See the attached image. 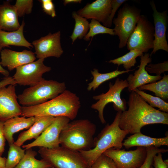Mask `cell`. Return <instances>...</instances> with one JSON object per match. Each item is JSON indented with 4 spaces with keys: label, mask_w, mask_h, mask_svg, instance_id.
I'll return each mask as SVG.
<instances>
[{
    "label": "cell",
    "mask_w": 168,
    "mask_h": 168,
    "mask_svg": "<svg viewBox=\"0 0 168 168\" xmlns=\"http://www.w3.org/2000/svg\"><path fill=\"white\" fill-rule=\"evenodd\" d=\"M127 104L128 109L122 112L119 126L128 134L140 133L149 124H168V113L152 107L135 91L130 92Z\"/></svg>",
    "instance_id": "cell-1"
},
{
    "label": "cell",
    "mask_w": 168,
    "mask_h": 168,
    "mask_svg": "<svg viewBox=\"0 0 168 168\" xmlns=\"http://www.w3.org/2000/svg\"><path fill=\"white\" fill-rule=\"evenodd\" d=\"M80 107L79 97L76 94L66 90L44 103L34 106H21V116L26 118L65 117L73 120L76 117Z\"/></svg>",
    "instance_id": "cell-2"
},
{
    "label": "cell",
    "mask_w": 168,
    "mask_h": 168,
    "mask_svg": "<svg viewBox=\"0 0 168 168\" xmlns=\"http://www.w3.org/2000/svg\"><path fill=\"white\" fill-rule=\"evenodd\" d=\"M96 125L87 119L74 120L68 123L59 136L61 146L77 152L89 150L94 146Z\"/></svg>",
    "instance_id": "cell-3"
},
{
    "label": "cell",
    "mask_w": 168,
    "mask_h": 168,
    "mask_svg": "<svg viewBox=\"0 0 168 168\" xmlns=\"http://www.w3.org/2000/svg\"><path fill=\"white\" fill-rule=\"evenodd\" d=\"M121 113L118 111L112 123L107 124L97 137L94 138L93 148L79 152L89 167H91L96 159L108 149L111 148L118 149L122 148L123 142L128 134L119 127Z\"/></svg>",
    "instance_id": "cell-4"
},
{
    "label": "cell",
    "mask_w": 168,
    "mask_h": 168,
    "mask_svg": "<svg viewBox=\"0 0 168 168\" xmlns=\"http://www.w3.org/2000/svg\"><path fill=\"white\" fill-rule=\"evenodd\" d=\"M64 82L44 78L36 84L26 89L17 96L23 106L36 105L52 99L66 90Z\"/></svg>",
    "instance_id": "cell-5"
},
{
    "label": "cell",
    "mask_w": 168,
    "mask_h": 168,
    "mask_svg": "<svg viewBox=\"0 0 168 168\" xmlns=\"http://www.w3.org/2000/svg\"><path fill=\"white\" fill-rule=\"evenodd\" d=\"M42 159L55 168H89L79 152L62 146L53 148L40 147L38 151Z\"/></svg>",
    "instance_id": "cell-6"
},
{
    "label": "cell",
    "mask_w": 168,
    "mask_h": 168,
    "mask_svg": "<svg viewBox=\"0 0 168 168\" xmlns=\"http://www.w3.org/2000/svg\"><path fill=\"white\" fill-rule=\"evenodd\" d=\"M128 86L126 79L117 78L114 84L111 82L109 83V89L106 93L93 96V99L97 101L92 104L91 107L98 111V117L102 124L106 123L103 111L105 106L109 103H113L114 109L118 112L126 110V101L125 99L121 98L120 95L122 91Z\"/></svg>",
    "instance_id": "cell-7"
},
{
    "label": "cell",
    "mask_w": 168,
    "mask_h": 168,
    "mask_svg": "<svg viewBox=\"0 0 168 168\" xmlns=\"http://www.w3.org/2000/svg\"><path fill=\"white\" fill-rule=\"evenodd\" d=\"M141 16L139 9L128 4H124L119 10L117 17L113 19L112 22L115 25L114 35L119 38V49L126 46Z\"/></svg>",
    "instance_id": "cell-8"
},
{
    "label": "cell",
    "mask_w": 168,
    "mask_h": 168,
    "mask_svg": "<svg viewBox=\"0 0 168 168\" xmlns=\"http://www.w3.org/2000/svg\"><path fill=\"white\" fill-rule=\"evenodd\" d=\"M154 26L147 17L141 15L126 45L129 50L136 49L147 53L153 47Z\"/></svg>",
    "instance_id": "cell-9"
},
{
    "label": "cell",
    "mask_w": 168,
    "mask_h": 168,
    "mask_svg": "<svg viewBox=\"0 0 168 168\" xmlns=\"http://www.w3.org/2000/svg\"><path fill=\"white\" fill-rule=\"evenodd\" d=\"M70 120L65 117L55 118L53 122L36 139L31 143L23 145L22 147L26 150L34 147H39L53 148L59 147V136L64 126Z\"/></svg>",
    "instance_id": "cell-10"
},
{
    "label": "cell",
    "mask_w": 168,
    "mask_h": 168,
    "mask_svg": "<svg viewBox=\"0 0 168 168\" xmlns=\"http://www.w3.org/2000/svg\"><path fill=\"white\" fill-rule=\"evenodd\" d=\"M44 61V59H38L36 61L17 68L12 77L16 84L31 86L42 80L44 79L43 74L51 70V67L45 65Z\"/></svg>",
    "instance_id": "cell-11"
},
{
    "label": "cell",
    "mask_w": 168,
    "mask_h": 168,
    "mask_svg": "<svg viewBox=\"0 0 168 168\" xmlns=\"http://www.w3.org/2000/svg\"><path fill=\"white\" fill-rule=\"evenodd\" d=\"M103 154L111 158L119 168H138L146 159L147 150L144 147L129 151L111 148Z\"/></svg>",
    "instance_id": "cell-12"
},
{
    "label": "cell",
    "mask_w": 168,
    "mask_h": 168,
    "mask_svg": "<svg viewBox=\"0 0 168 168\" xmlns=\"http://www.w3.org/2000/svg\"><path fill=\"white\" fill-rule=\"evenodd\" d=\"M60 31L41 37L34 40L32 44L35 49V54L38 59H44L51 57H60L63 51L60 43Z\"/></svg>",
    "instance_id": "cell-13"
},
{
    "label": "cell",
    "mask_w": 168,
    "mask_h": 168,
    "mask_svg": "<svg viewBox=\"0 0 168 168\" xmlns=\"http://www.w3.org/2000/svg\"><path fill=\"white\" fill-rule=\"evenodd\" d=\"M16 84H11L0 88V121L21 115V106L17 101L16 93Z\"/></svg>",
    "instance_id": "cell-14"
},
{
    "label": "cell",
    "mask_w": 168,
    "mask_h": 168,
    "mask_svg": "<svg viewBox=\"0 0 168 168\" xmlns=\"http://www.w3.org/2000/svg\"><path fill=\"white\" fill-rule=\"evenodd\" d=\"M150 4L153 11L154 20V40L153 50L150 54L151 56L159 50L168 52V44L166 40V32L168 23L167 10L162 12H158L153 1Z\"/></svg>",
    "instance_id": "cell-15"
},
{
    "label": "cell",
    "mask_w": 168,
    "mask_h": 168,
    "mask_svg": "<svg viewBox=\"0 0 168 168\" xmlns=\"http://www.w3.org/2000/svg\"><path fill=\"white\" fill-rule=\"evenodd\" d=\"M140 58V64L138 67V69L133 74H129L126 79L128 85V90L130 92L143 85L155 82L162 77L161 75H149L146 70V66L152 61L149 54L145 53Z\"/></svg>",
    "instance_id": "cell-16"
},
{
    "label": "cell",
    "mask_w": 168,
    "mask_h": 168,
    "mask_svg": "<svg viewBox=\"0 0 168 168\" xmlns=\"http://www.w3.org/2000/svg\"><path fill=\"white\" fill-rule=\"evenodd\" d=\"M0 52V64L2 66L7 67L9 71L33 62L36 58L34 53L26 49L21 51H16L4 49Z\"/></svg>",
    "instance_id": "cell-17"
},
{
    "label": "cell",
    "mask_w": 168,
    "mask_h": 168,
    "mask_svg": "<svg viewBox=\"0 0 168 168\" xmlns=\"http://www.w3.org/2000/svg\"><path fill=\"white\" fill-rule=\"evenodd\" d=\"M111 0H96L87 3L77 13L87 19H91L104 24L108 18L111 10Z\"/></svg>",
    "instance_id": "cell-18"
},
{
    "label": "cell",
    "mask_w": 168,
    "mask_h": 168,
    "mask_svg": "<svg viewBox=\"0 0 168 168\" xmlns=\"http://www.w3.org/2000/svg\"><path fill=\"white\" fill-rule=\"evenodd\" d=\"M37 118L38 117L26 118L18 116L4 122L3 132L6 140L9 145L14 142L13 135L15 133L24 129H29L35 122Z\"/></svg>",
    "instance_id": "cell-19"
},
{
    "label": "cell",
    "mask_w": 168,
    "mask_h": 168,
    "mask_svg": "<svg viewBox=\"0 0 168 168\" xmlns=\"http://www.w3.org/2000/svg\"><path fill=\"white\" fill-rule=\"evenodd\" d=\"M55 117L51 116H38L34 124L27 130L19 135L14 143L21 147L26 141L36 139L53 122Z\"/></svg>",
    "instance_id": "cell-20"
},
{
    "label": "cell",
    "mask_w": 168,
    "mask_h": 168,
    "mask_svg": "<svg viewBox=\"0 0 168 168\" xmlns=\"http://www.w3.org/2000/svg\"><path fill=\"white\" fill-rule=\"evenodd\" d=\"M14 5L9 1L3 2L0 4V30L12 31L18 30L21 26Z\"/></svg>",
    "instance_id": "cell-21"
},
{
    "label": "cell",
    "mask_w": 168,
    "mask_h": 168,
    "mask_svg": "<svg viewBox=\"0 0 168 168\" xmlns=\"http://www.w3.org/2000/svg\"><path fill=\"white\" fill-rule=\"evenodd\" d=\"M25 23L23 21L16 30L7 31L0 30V52L3 48L10 45L24 47L30 49L33 47L32 44L26 40L23 34Z\"/></svg>",
    "instance_id": "cell-22"
},
{
    "label": "cell",
    "mask_w": 168,
    "mask_h": 168,
    "mask_svg": "<svg viewBox=\"0 0 168 168\" xmlns=\"http://www.w3.org/2000/svg\"><path fill=\"white\" fill-rule=\"evenodd\" d=\"M123 146L128 149L133 147H159L162 145L168 146V136L156 138L146 136L141 132L136 133L128 137L122 143Z\"/></svg>",
    "instance_id": "cell-23"
},
{
    "label": "cell",
    "mask_w": 168,
    "mask_h": 168,
    "mask_svg": "<svg viewBox=\"0 0 168 168\" xmlns=\"http://www.w3.org/2000/svg\"><path fill=\"white\" fill-rule=\"evenodd\" d=\"M119 70L118 69L113 71L106 73H100L98 70L94 68L91 71V73L93 76V79L92 82L88 84L87 90L90 91L91 90H95L103 82L117 77L119 75L133 70Z\"/></svg>",
    "instance_id": "cell-24"
},
{
    "label": "cell",
    "mask_w": 168,
    "mask_h": 168,
    "mask_svg": "<svg viewBox=\"0 0 168 168\" xmlns=\"http://www.w3.org/2000/svg\"><path fill=\"white\" fill-rule=\"evenodd\" d=\"M140 90L152 91L155 95L163 100L168 99V75L164 74L158 81L142 86L138 88Z\"/></svg>",
    "instance_id": "cell-25"
},
{
    "label": "cell",
    "mask_w": 168,
    "mask_h": 168,
    "mask_svg": "<svg viewBox=\"0 0 168 168\" xmlns=\"http://www.w3.org/2000/svg\"><path fill=\"white\" fill-rule=\"evenodd\" d=\"M26 150L24 156L14 168H48L52 167L44 160L36 159L35 157L37 153L32 148Z\"/></svg>",
    "instance_id": "cell-26"
},
{
    "label": "cell",
    "mask_w": 168,
    "mask_h": 168,
    "mask_svg": "<svg viewBox=\"0 0 168 168\" xmlns=\"http://www.w3.org/2000/svg\"><path fill=\"white\" fill-rule=\"evenodd\" d=\"M72 17L75 21L74 27L70 36L72 44L77 39H82L86 35L89 30V23L87 19L73 12Z\"/></svg>",
    "instance_id": "cell-27"
},
{
    "label": "cell",
    "mask_w": 168,
    "mask_h": 168,
    "mask_svg": "<svg viewBox=\"0 0 168 168\" xmlns=\"http://www.w3.org/2000/svg\"><path fill=\"white\" fill-rule=\"evenodd\" d=\"M125 55L114 59L110 60L108 62L117 64L118 66L123 65L125 70H129L137 63L136 58L141 56L143 53L136 49L129 50Z\"/></svg>",
    "instance_id": "cell-28"
},
{
    "label": "cell",
    "mask_w": 168,
    "mask_h": 168,
    "mask_svg": "<svg viewBox=\"0 0 168 168\" xmlns=\"http://www.w3.org/2000/svg\"><path fill=\"white\" fill-rule=\"evenodd\" d=\"M7 158L5 168H14L24 156L25 149L15 145L14 143L9 145Z\"/></svg>",
    "instance_id": "cell-29"
},
{
    "label": "cell",
    "mask_w": 168,
    "mask_h": 168,
    "mask_svg": "<svg viewBox=\"0 0 168 168\" xmlns=\"http://www.w3.org/2000/svg\"><path fill=\"white\" fill-rule=\"evenodd\" d=\"M133 91L138 94L152 107H157L159 110L166 113L168 112V103L160 97L155 96L136 88Z\"/></svg>",
    "instance_id": "cell-30"
},
{
    "label": "cell",
    "mask_w": 168,
    "mask_h": 168,
    "mask_svg": "<svg viewBox=\"0 0 168 168\" xmlns=\"http://www.w3.org/2000/svg\"><path fill=\"white\" fill-rule=\"evenodd\" d=\"M100 34H108L115 35L113 29H110L102 25L99 21L91 20L89 23V30L86 35L83 38L86 41L90 40L95 35Z\"/></svg>",
    "instance_id": "cell-31"
},
{
    "label": "cell",
    "mask_w": 168,
    "mask_h": 168,
    "mask_svg": "<svg viewBox=\"0 0 168 168\" xmlns=\"http://www.w3.org/2000/svg\"><path fill=\"white\" fill-rule=\"evenodd\" d=\"M32 0H17L14 5L19 17L30 14L33 6Z\"/></svg>",
    "instance_id": "cell-32"
},
{
    "label": "cell",
    "mask_w": 168,
    "mask_h": 168,
    "mask_svg": "<svg viewBox=\"0 0 168 168\" xmlns=\"http://www.w3.org/2000/svg\"><path fill=\"white\" fill-rule=\"evenodd\" d=\"M91 167V168H119L111 158L103 153L96 159Z\"/></svg>",
    "instance_id": "cell-33"
},
{
    "label": "cell",
    "mask_w": 168,
    "mask_h": 168,
    "mask_svg": "<svg viewBox=\"0 0 168 168\" xmlns=\"http://www.w3.org/2000/svg\"><path fill=\"white\" fill-rule=\"evenodd\" d=\"M147 156L143 164L138 168H150L154 156L159 153H164L168 152V149L159 148L153 146L147 147Z\"/></svg>",
    "instance_id": "cell-34"
},
{
    "label": "cell",
    "mask_w": 168,
    "mask_h": 168,
    "mask_svg": "<svg viewBox=\"0 0 168 168\" xmlns=\"http://www.w3.org/2000/svg\"><path fill=\"white\" fill-rule=\"evenodd\" d=\"M145 69L150 73H154L156 75H161L162 73L168 71V61H166L162 63L155 64L150 63L146 66Z\"/></svg>",
    "instance_id": "cell-35"
},
{
    "label": "cell",
    "mask_w": 168,
    "mask_h": 168,
    "mask_svg": "<svg viewBox=\"0 0 168 168\" xmlns=\"http://www.w3.org/2000/svg\"><path fill=\"white\" fill-rule=\"evenodd\" d=\"M126 1V0H111L110 13L107 20L103 24L104 26L108 28L111 26L116 12L119 8Z\"/></svg>",
    "instance_id": "cell-36"
},
{
    "label": "cell",
    "mask_w": 168,
    "mask_h": 168,
    "mask_svg": "<svg viewBox=\"0 0 168 168\" xmlns=\"http://www.w3.org/2000/svg\"><path fill=\"white\" fill-rule=\"evenodd\" d=\"M43 11L46 14L54 18L56 16L54 4L51 0H40Z\"/></svg>",
    "instance_id": "cell-37"
},
{
    "label": "cell",
    "mask_w": 168,
    "mask_h": 168,
    "mask_svg": "<svg viewBox=\"0 0 168 168\" xmlns=\"http://www.w3.org/2000/svg\"><path fill=\"white\" fill-rule=\"evenodd\" d=\"M168 164L165 162L162 153H159L153 157V163L150 168H168Z\"/></svg>",
    "instance_id": "cell-38"
},
{
    "label": "cell",
    "mask_w": 168,
    "mask_h": 168,
    "mask_svg": "<svg viewBox=\"0 0 168 168\" xmlns=\"http://www.w3.org/2000/svg\"><path fill=\"white\" fill-rule=\"evenodd\" d=\"M4 122L0 121V156H1L4 152L6 139L3 132Z\"/></svg>",
    "instance_id": "cell-39"
},
{
    "label": "cell",
    "mask_w": 168,
    "mask_h": 168,
    "mask_svg": "<svg viewBox=\"0 0 168 168\" xmlns=\"http://www.w3.org/2000/svg\"><path fill=\"white\" fill-rule=\"evenodd\" d=\"M16 83L12 77H5L2 80L0 81V88L6 86L8 85L16 84Z\"/></svg>",
    "instance_id": "cell-40"
},
{
    "label": "cell",
    "mask_w": 168,
    "mask_h": 168,
    "mask_svg": "<svg viewBox=\"0 0 168 168\" xmlns=\"http://www.w3.org/2000/svg\"><path fill=\"white\" fill-rule=\"evenodd\" d=\"M0 73L5 77H7L9 75V72L7 70L4 69L0 64Z\"/></svg>",
    "instance_id": "cell-41"
},
{
    "label": "cell",
    "mask_w": 168,
    "mask_h": 168,
    "mask_svg": "<svg viewBox=\"0 0 168 168\" xmlns=\"http://www.w3.org/2000/svg\"><path fill=\"white\" fill-rule=\"evenodd\" d=\"M6 158L0 156V168H5Z\"/></svg>",
    "instance_id": "cell-42"
},
{
    "label": "cell",
    "mask_w": 168,
    "mask_h": 168,
    "mask_svg": "<svg viewBox=\"0 0 168 168\" xmlns=\"http://www.w3.org/2000/svg\"><path fill=\"white\" fill-rule=\"evenodd\" d=\"M82 1L81 0H64L63 1V4L66 5L68 4L72 3H81Z\"/></svg>",
    "instance_id": "cell-43"
},
{
    "label": "cell",
    "mask_w": 168,
    "mask_h": 168,
    "mask_svg": "<svg viewBox=\"0 0 168 168\" xmlns=\"http://www.w3.org/2000/svg\"><path fill=\"white\" fill-rule=\"evenodd\" d=\"M55 168L53 167H49V168Z\"/></svg>",
    "instance_id": "cell-44"
},
{
    "label": "cell",
    "mask_w": 168,
    "mask_h": 168,
    "mask_svg": "<svg viewBox=\"0 0 168 168\" xmlns=\"http://www.w3.org/2000/svg\"><path fill=\"white\" fill-rule=\"evenodd\" d=\"M89 168H91V167H89Z\"/></svg>",
    "instance_id": "cell-45"
}]
</instances>
